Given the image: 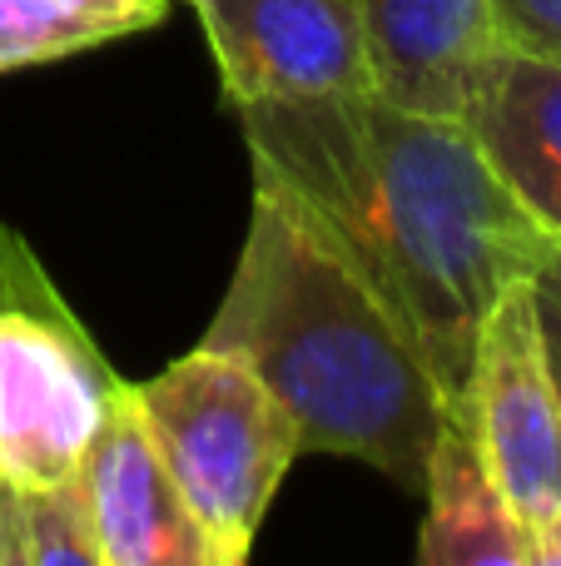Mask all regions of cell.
<instances>
[{
	"label": "cell",
	"mask_w": 561,
	"mask_h": 566,
	"mask_svg": "<svg viewBox=\"0 0 561 566\" xmlns=\"http://www.w3.org/2000/svg\"><path fill=\"white\" fill-rule=\"evenodd\" d=\"M119 392L125 378L30 239L0 224V478L50 488L80 472Z\"/></svg>",
	"instance_id": "cell-4"
},
{
	"label": "cell",
	"mask_w": 561,
	"mask_h": 566,
	"mask_svg": "<svg viewBox=\"0 0 561 566\" xmlns=\"http://www.w3.org/2000/svg\"><path fill=\"white\" fill-rule=\"evenodd\" d=\"M453 422L467 428L493 482L537 542V532L561 512V398L542 358L527 279L512 283L483 318L463 418Z\"/></svg>",
	"instance_id": "cell-5"
},
{
	"label": "cell",
	"mask_w": 561,
	"mask_h": 566,
	"mask_svg": "<svg viewBox=\"0 0 561 566\" xmlns=\"http://www.w3.org/2000/svg\"><path fill=\"white\" fill-rule=\"evenodd\" d=\"M169 482L179 488L214 566H244L288 468L304 458L284 402L244 363L194 348L129 382Z\"/></svg>",
	"instance_id": "cell-3"
},
{
	"label": "cell",
	"mask_w": 561,
	"mask_h": 566,
	"mask_svg": "<svg viewBox=\"0 0 561 566\" xmlns=\"http://www.w3.org/2000/svg\"><path fill=\"white\" fill-rule=\"evenodd\" d=\"M85 497L95 522L99 566H214L179 488L139 422L129 382L109 402L85 462Z\"/></svg>",
	"instance_id": "cell-7"
},
{
	"label": "cell",
	"mask_w": 561,
	"mask_h": 566,
	"mask_svg": "<svg viewBox=\"0 0 561 566\" xmlns=\"http://www.w3.org/2000/svg\"><path fill=\"white\" fill-rule=\"evenodd\" d=\"M0 566H99L80 472L50 488L0 478Z\"/></svg>",
	"instance_id": "cell-12"
},
{
	"label": "cell",
	"mask_w": 561,
	"mask_h": 566,
	"mask_svg": "<svg viewBox=\"0 0 561 566\" xmlns=\"http://www.w3.org/2000/svg\"><path fill=\"white\" fill-rule=\"evenodd\" d=\"M224 105H284L373 90L358 0H189Z\"/></svg>",
	"instance_id": "cell-6"
},
{
	"label": "cell",
	"mask_w": 561,
	"mask_h": 566,
	"mask_svg": "<svg viewBox=\"0 0 561 566\" xmlns=\"http://www.w3.org/2000/svg\"><path fill=\"white\" fill-rule=\"evenodd\" d=\"M254 179L278 185L388 303L447 418H463L483 318L557 239L497 179L473 129L358 90L234 109Z\"/></svg>",
	"instance_id": "cell-1"
},
{
	"label": "cell",
	"mask_w": 561,
	"mask_h": 566,
	"mask_svg": "<svg viewBox=\"0 0 561 566\" xmlns=\"http://www.w3.org/2000/svg\"><path fill=\"white\" fill-rule=\"evenodd\" d=\"M179 0H0V75L155 30Z\"/></svg>",
	"instance_id": "cell-11"
},
{
	"label": "cell",
	"mask_w": 561,
	"mask_h": 566,
	"mask_svg": "<svg viewBox=\"0 0 561 566\" xmlns=\"http://www.w3.org/2000/svg\"><path fill=\"white\" fill-rule=\"evenodd\" d=\"M463 125L517 205L561 244V60L497 45Z\"/></svg>",
	"instance_id": "cell-9"
},
{
	"label": "cell",
	"mask_w": 561,
	"mask_h": 566,
	"mask_svg": "<svg viewBox=\"0 0 561 566\" xmlns=\"http://www.w3.org/2000/svg\"><path fill=\"white\" fill-rule=\"evenodd\" d=\"M373 95L417 115L463 119L483 65L493 60V0H358Z\"/></svg>",
	"instance_id": "cell-8"
},
{
	"label": "cell",
	"mask_w": 561,
	"mask_h": 566,
	"mask_svg": "<svg viewBox=\"0 0 561 566\" xmlns=\"http://www.w3.org/2000/svg\"><path fill=\"white\" fill-rule=\"evenodd\" d=\"M532 552H537V566H561V512L547 522L542 532H537Z\"/></svg>",
	"instance_id": "cell-15"
},
{
	"label": "cell",
	"mask_w": 561,
	"mask_h": 566,
	"mask_svg": "<svg viewBox=\"0 0 561 566\" xmlns=\"http://www.w3.org/2000/svg\"><path fill=\"white\" fill-rule=\"evenodd\" d=\"M199 348L258 373L304 452L353 458L423 492L443 388L373 283L268 179H254L244 249Z\"/></svg>",
	"instance_id": "cell-2"
},
{
	"label": "cell",
	"mask_w": 561,
	"mask_h": 566,
	"mask_svg": "<svg viewBox=\"0 0 561 566\" xmlns=\"http://www.w3.org/2000/svg\"><path fill=\"white\" fill-rule=\"evenodd\" d=\"M423 532L417 562L423 566H537L532 532L493 482L477 442L463 422L443 418L423 472Z\"/></svg>",
	"instance_id": "cell-10"
},
{
	"label": "cell",
	"mask_w": 561,
	"mask_h": 566,
	"mask_svg": "<svg viewBox=\"0 0 561 566\" xmlns=\"http://www.w3.org/2000/svg\"><path fill=\"white\" fill-rule=\"evenodd\" d=\"M527 293H532L537 338H542L547 373H552L557 398H561V244L542 259V264H537V274L527 279Z\"/></svg>",
	"instance_id": "cell-14"
},
{
	"label": "cell",
	"mask_w": 561,
	"mask_h": 566,
	"mask_svg": "<svg viewBox=\"0 0 561 566\" xmlns=\"http://www.w3.org/2000/svg\"><path fill=\"white\" fill-rule=\"evenodd\" d=\"M493 10L502 45L561 60V0H493Z\"/></svg>",
	"instance_id": "cell-13"
}]
</instances>
